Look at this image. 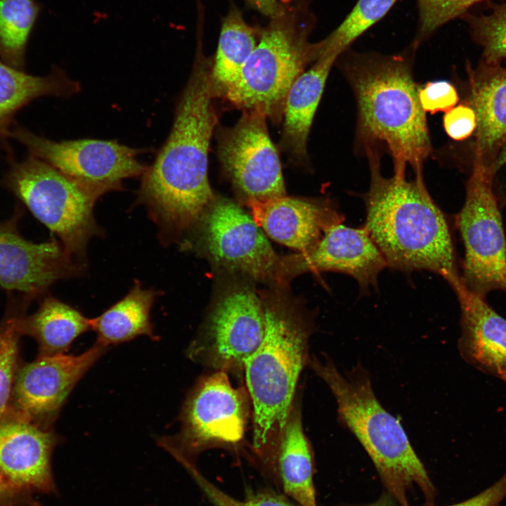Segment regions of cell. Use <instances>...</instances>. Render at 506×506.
<instances>
[{"label":"cell","instance_id":"5b68a950","mask_svg":"<svg viewBox=\"0 0 506 506\" xmlns=\"http://www.w3.org/2000/svg\"><path fill=\"white\" fill-rule=\"evenodd\" d=\"M264 308V338L243 370L253 406L252 460L259 471L271 462L299 375L310 358V330L299 316L280 302Z\"/></svg>","mask_w":506,"mask_h":506},{"label":"cell","instance_id":"9c48e42d","mask_svg":"<svg viewBox=\"0 0 506 506\" xmlns=\"http://www.w3.org/2000/svg\"><path fill=\"white\" fill-rule=\"evenodd\" d=\"M494 174L475 148L465 203L457 218L465 247L461 281L483 298L493 290L506 292V239L493 191Z\"/></svg>","mask_w":506,"mask_h":506},{"label":"cell","instance_id":"484cf974","mask_svg":"<svg viewBox=\"0 0 506 506\" xmlns=\"http://www.w3.org/2000/svg\"><path fill=\"white\" fill-rule=\"evenodd\" d=\"M261 30L247 23L234 4L223 18L214 60L212 80L217 96H223L235 82L254 50Z\"/></svg>","mask_w":506,"mask_h":506},{"label":"cell","instance_id":"52a82bcc","mask_svg":"<svg viewBox=\"0 0 506 506\" xmlns=\"http://www.w3.org/2000/svg\"><path fill=\"white\" fill-rule=\"evenodd\" d=\"M2 182L58 238L70 257L84 261L88 242L101 234L93 216L100 197L96 193L32 156L13 162Z\"/></svg>","mask_w":506,"mask_h":506},{"label":"cell","instance_id":"74e56055","mask_svg":"<svg viewBox=\"0 0 506 506\" xmlns=\"http://www.w3.org/2000/svg\"><path fill=\"white\" fill-rule=\"evenodd\" d=\"M506 164V143L502 147L499 151L495 160L494 162L493 169L495 172L497 170L500 169L504 164Z\"/></svg>","mask_w":506,"mask_h":506},{"label":"cell","instance_id":"9a60e30c","mask_svg":"<svg viewBox=\"0 0 506 506\" xmlns=\"http://www.w3.org/2000/svg\"><path fill=\"white\" fill-rule=\"evenodd\" d=\"M17 219L0 223V286L34 298L56 281L81 273L83 264L56 240L36 243L21 236Z\"/></svg>","mask_w":506,"mask_h":506},{"label":"cell","instance_id":"4fadbf2b","mask_svg":"<svg viewBox=\"0 0 506 506\" xmlns=\"http://www.w3.org/2000/svg\"><path fill=\"white\" fill-rule=\"evenodd\" d=\"M96 342L79 355L39 356L15 376L9 414L49 429L77 382L106 352Z\"/></svg>","mask_w":506,"mask_h":506},{"label":"cell","instance_id":"d590c367","mask_svg":"<svg viewBox=\"0 0 506 506\" xmlns=\"http://www.w3.org/2000/svg\"><path fill=\"white\" fill-rule=\"evenodd\" d=\"M30 495L15 488L0 471V506H18Z\"/></svg>","mask_w":506,"mask_h":506},{"label":"cell","instance_id":"f35d334b","mask_svg":"<svg viewBox=\"0 0 506 506\" xmlns=\"http://www.w3.org/2000/svg\"><path fill=\"white\" fill-rule=\"evenodd\" d=\"M364 506H400L397 502L391 500L387 496H383L374 503Z\"/></svg>","mask_w":506,"mask_h":506},{"label":"cell","instance_id":"ac0fdd59","mask_svg":"<svg viewBox=\"0 0 506 506\" xmlns=\"http://www.w3.org/2000/svg\"><path fill=\"white\" fill-rule=\"evenodd\" d=\"M256 223L273 240L304 252L313 246L330 226L343 222L342 214L329 202L283 196L247 200Z\"/></svg>","mask_w":506,"mask_h":506},{"label":"cell","instance_id":"7c38bea8","mask_svg":"<svg viewBox=\"0 0 506 506\" xmlns=\"http://www.w3.org/2000/svg\"><path fill=\"white\" fill-rule=\"evenodd\" d=\"M261 108L242 110L237 123L218 135V155L235 188L249 200H266L285 195L278 151Z\"/></svg>","mask_w":506,"mask_h":506},{"label":"cell","instance_id":"1f68e13d","mask_svg":"<svg viewBox=\"0 0 506 506\" xmlns=\"http://www.w3.org/2000/svg\"><path fill=\"white\" fill-rule=\"evenodd\" d=\"M484 0H417L419 25L413 44L417 46L448 21Z\"/></svg>","mask_w":506,"mask_h":506},{"label":"cell","instance_id":"2e32d148","mask_svg":"<svg viewBox=\"0 0 506 506\" xmlns=\"http://www.w3.org/2000/svg\"><path fill=\"white\" fill-rule=\"evenodd\" d=\"M294 272L336 271L353 277L361 292L377 287L379 274L387 267L382 253L363 226L352 228L343 222L327 227L309 249L283 260Z\"/></svg>","mask_w":506,"mask_h":506},{"label":"cell","instance_id":"83f0119b","mask_svg":"<svg viewBox=\"0 0 506 506\" xmlns=\"http://www.w3.org/2000/svg\"><path fill=\"white\" fill-rule=\"evenodd\" d=\"M398 0H358L343 22L318 42L320 57L339 58L370 27L381 20Z\"/></svg>","mask_w":506,"mask_h":506},{"label":"cell","instance_id":"8d00e7d4","mask_svg":"<svg viewBox=\"0 0 506 506\" xmlns=\"http://www.w3.org/2000/svg\"><path fill=\"white\" fill-rule=\"evenodd\" d=\"M252 8L271 18L281 11L283 2L280 0H245Z\"/></svg>","mask_w":506,"mask_h":506},{"label":"cell","instance_id":"44dd1931","mask_svg":"<svg viewBox=\"0 0 506 506\" xmlns=\"http://www.w3.org/2000/svg\"><path fill=\"white\" fill-rule=\"evenodd\" d=\"M338 58L322 56L290 87L284 105L280 147L295 163L307 159L306 143L312 122L332 65Z\"/></svg>","mask_w":506,"mask_h":506},{"label":"cell","instance_id":"30bf717a","mask_svg":"<svg viewBox=\"0 0 506 506\" xmlns=\"http://www.w3.org/2000/svg\"><path fill=\"white\" fill-rule=\"evenodd\" d=\"M10 136L26 148L30 156L49 164L99 197L122 189L124 179L141 177L148 167L137 158L147 149L115 140L54 141L22 127L14 128Z\"/></svg>","mask_w":506,"mask_h":506},{"label":"cell","instance_id":"5bb4252c","mask_svg":"<svg viewBox=\"0 0 506 506\" xmlns=\"http://www.w3.org/2000/svg\"><path fill=\"white\" fill-rule=\"evenodd\" d=\"M203 240L214 261L231 270L266 279L278 268L262 229L232 201L221 199L210 205L204 218Z\"/></svg>","mask_w":506,"mask_h":506},{"label":"cell","instance_id":"e0dca14e","mask_svg":"<svg viewBox=\"0 0 506 506\" xmlns=\"http://www.w3.org/2000/svg\"><path fill=\"white\" fill-rule=\"evenodd\" d=\"M58 442L49 429L7 416L0 422L1 472L24 493H55L51 454Z\"/></svg>","mask_w":506,"mask_h":506},{"label":"cell","instance_id":"277c9868","mask_svg":"<svg viewBox=\"0 0 506 506\" xmlns=\"http://www.w3.org/2000/svg\"><path fill=\"white\" fill-rule=\"evenodd\" d=\"M308 365L331 390L337 420L358 440L382 483L400 506H409L407 492L416 484L427 502L434 487L401 422L376 398L368 372L360 364L342 374L332 360L313 356Z\"/></svg>","mask_w":506,"mask_h":506},{"label":"cell","instance_id":"d6986e66","mask_svg":"<svg viewBox=\"0 0 506 506\" xmlns=\"http://www.w3.org/2000/svg\"><path fill=\"white\" fill-rule=\"evenodd\" d=\"M453 290L461 311V357L479 371L506 382V319L462 282Z\"/></svg>","mask_w":506,"mask_h":506},{"label":"cell","instance_id":"603a6c76","mask_svg":"<svg viewBox=\"0 0 506 506\" xmlns=\"http://www.w3.org/2000/svg\"><path fill=\"white\" fill-rule=\"evenodd\" d=\"M80 90L79 83L58 67L46 76H34L0 59V138L10 135L15 114L33 100L47 96L69 97Z\"/></svg>","mask_w":506,"mask_h":506},{"label":"cell","instance_id":"e575fe53","mask_svg":"<svg viewBox=\"0 0 506 506\" xmlns=\"http://www.w3.org/2000/svg\"><path fill=\"white\" fill-rule=\"evenodd\" d=\"M505 498V487L495 482L479 494L450 506H502L501 503Z\"/></svg>","mask_w":506,"mask_h":506},{"label":"cell","instance_id":"7402d4cb","mask_svg":"<svg viewBox=\"0 0 506 506\" xmlns=\"http://www.w3.org/2000/svg\"><path fill=\"white\" fill-rule=\"evenodd\" d=\"M471 87L472 108L476 115L475 148L493 170L506 143V67L485 62L472 74Z\"/></svg>","mask_w":506,"mask_h":506},{"label":"cell","instance_id":"cb8c5ba5","mask_svg":"<svg viewBox=\"0 0 506 506\" xmlns=\"http://www.w3.org/2000/svg\"><path fill=\"white\" fill-rule=\"evenodd\" d=\"M15 322L20 335L37 342L39 356L65 353L79 336L91 330L90 319L52 296L45 297L35 313L15 318Z\"/></svg>","mask_w":506,"mask_h":506},{"label":"cell","instance_id":"8fae6325","mask_svg":"<svg viewBox=\"0 0 506 506\" xmlns=\"http://www.w3.org/2000/svg\"><path fill=\"white\" fill-rule=\"evenodd\" d=\"M264 332V304L250 289L236 288L216 303L204 330L188 346L187 356L216 371L239 372Z\"/></svg>","mask_w":506,"mask_h":506},{"label":"cell","instance_id":"836d02e7","mask_svg":"<svg viewBox=\"0 0 506 506\" xmlns=\"http://www.w3.org/2000/svg\"><path fill=\"white\" fill-rule=\"evenodd\" d=\"M443 127L450 138L463 141L476 128V115L474 109L466 105L453 107L443 117Z\"/></svg>","mask_w":506,"mask_h":506},{"label":"cell","instance_id":"4dcf8cb0","mask_svg":"<svg viewBox=\"0 0 506 506\" xmlns=\"http://www.w3.org/2000/svg\"><path fill=\"white\" fill-rule=\"evenodd\" d=\"M186 470L213 506H300L285 494L270 488L252 492L244 500H238L212 484L196 467Z\"/></svg>","mask_w":506,"mask_h":506},{"label":"cell","instance_id":"f546056e","mask_svg":"<svg viewBox=\"0 0 506 506\" xmlns=\"http://www.w3.org/2000/svg\"><path fill=\"white\" fill-rule=\"evenodd\" d=\"M20 335L15 318H8L0 325V422L10 411Z\"/></svg>","mask_w":506,"mask_h":506},{"label":"cell","instance_id":"3957f363","mask_svg":"<svg viewBox=\"0 0 506 506\" xmlns=\"http://www.w3.org/2000/svg\"><path fill=\"white\" fill-rule=\"evenodd\" d=\"M413 43L403 53H346L344 71L358 108V137L365 150L385 147L395 175L415 173L432 150L425 112L411 72Z\"/></svg>","mask_w":506,"mask_h":506},{"label":"cell","instance_id":"8992f818","mask_svg":"<svg viewBox=\"0 0 506 506\" xmlns=\"http://www.w3.org/2000/svg\"><path fill=\"white\" fill-rule=\"evenodd\" d=\"M315 23L310 0L283 2L279 13L261 30L254 50L223 96L237 108H261L272 121L280 122L292 84L320 58L318 43L309 41Z\"/></svg>","mask_w":506,"mask_h":506},{"label":"cell","instance_id":"4316f807","mask_svg":"<svg viewBox=\"0 0 506 506\" xmlns=\"http://www.w3.org/2000/svg\"><path fill=\"white\" fill-rule=\"evenodd\" d=\"M39 13L34 0H0V57L21 69L27 42Z\"/></svg>","mask_w":506,"mask_h":506},{"label":"cell","instance_id":"7a4b0ae2","mask_svg":"<svg viewBox=\"0 0 506 506\" xmlns=\"http://www.w3.org/2000/svg\"><path fill=\"white\" fill-rule=\"evenodd\" d=\"M370 181L365 193L364 227L387 267L404 272L428 271L453 290L461 283L448 226L424 184L422 171L387 178L375 148L366 150Z\"/></svg>","mask_w":506,"mask_h":506},{"label":"cell","instance_id":"ba28073f","mask_svg":"<svg viewBox=\"0 0 506 506\" xmlns=\"http://www.w3.org/2000/svg\"><path fill=\"white\" fill-rule=\"evenodd\" d=\"M249 400L247 389L233 387L227 372L204 377L183 403L180 432L160 438L157 444L185 469L196 467L197 456L208 448H235L243 439Z\"/></svg>","mask_w":506,"mask_h":506},{"label":"cell","instance_id":"d6a6232c","mask_svg":"<svg viewBox=\"0 0 506 506\" xmlns=\"http://www.w3.org/2000/svg\"><path fill=\"white\" fill-rule=\"evenodd\" d=\"M420 105L425 112H446L455 106L458 95L455 86L444 80L427 83L417 90Z\"/></svg>","mask_w":506,"mask_h":506},{"label":"cell","instance_id":"6da1fadb","mask_svg":"<svg viewBox=\"0 0 506 506\" xmlns=\"http://www.w3.org/2000/svg\"><path fill=\"white\" fill-rule=\"evenodd\" d=\"M189 79L176 105L174 122L155 160L141 176L136 202L144 205L162 242L193 225L213 202L208 154L217 124L212 63L197 32Z\"/></svg>","mask_w":506,"mask_h":506},{"label":"cell","instance_id":"ffe728a7","mask_svg":"<svg viewBox=\"0 0 506 506\" xmlns=\"http://www.w3.org/2000/svg\"><path fill=\"white\" fill-rule=\"evenodd\" d=\"M313 473V453L297 402L281 432L266 478L300 506H317Z\"/></svg>","mask_w":506,"mask_h":506},{"label":"cell","instance_id":"f1b7e54d","mask_svg":"<svg viewBox=\"0 0 506 506\" xmlns=\"http://www.w3.org/2000/svg\"><path fill=\"white\" fill-rule=\"evenodd\" d=\"M474 39L482 46L486 63H498L506 58V4L488 14L465 15Z\"/></svg>","mask_w":506,"mask_h":506},{"label":"cell","instance_id":"d4e9b609","mask_svg":"<svg viewBox=\"0 0 506 506\" xmlns=\"http://www.w3.org/2000/svg\"><path fill=\"white\" fill-rule=\"evenodd\" d=\"M158 292L144 289L136 282L126 295L100 316L90 319L97 342L108 346L130 341L140 335L154 339L150 311Z\"/></svg>","mask_w":506,"mask_h":506}]
</instances>
